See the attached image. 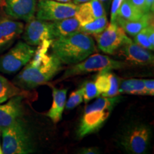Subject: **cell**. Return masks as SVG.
I'll return each instance as SVG.
<instances>
[{
	"instance_id": "cell-1",
	"label": "cell",
	"mask_w": 154,
	"mask_h": 154,
	"mask_svg": "<svg viewBox=\"0 0 154 154\" xmlns=\"http://www.w3.org/2000/svg\"><path fill=\"white\" fill-rule=\"evenodd\" d=\"M51 42L52 40H49L40 44L29 62L14 79L15 85L24 90L32 89L47 83L60 72V61L54 55L47 54Z\"/></svg>"
},
{
	"instance_id": "cell-2",
	"label": "cell",
	"mask_w": 154,
	"mask_h": 154,
	"mask_svg": "<svg viewBox=\"0 0 154 154\" xmlns=\"http://www.w3.org/2000/svg\"><path fill=\"white\" fill-rule=\"evenodd\" d=\"M52 54L64 64H75L96 51L93 38L79 32L57 38L51 44Z\"/></svg>"
},
{
	"instance_id": "cell-3",
	"label": "cell",
	"mask_w": 154,
	"mask_h": 154,
	"mask_svg": "<svg viewBox=\"0 0 154 154\" xmlns=\"http://www.w3.org/2000/svg\"><path fill=\"white\" fill-rule=\"evenodd\" d=\"M119 99L120 98L117 96L113 97L101 96L94 103L88 105L85 108L77 131L79 137L84 138L98 131L110 116Z\"/></svg>"
},
{
	"instance_id": "cell-4",
	"label": "cell",
	"mask_w": 154,
	"mask_h": 154,
	"mask_svg": "<svg viewBox=\"0 0 154 154\" xmlns=\"http://www.w3.org/2000/svg\"><path fill=\"white\" fill-rule=\"evenodd\" d=\"M4 154H27L34 151L32 138L26 123L22 118L2 130Z\"/></svg>"
},
{
	"instance_id": "cell-5",
	"label": "cell",
	"mask_w": 154,
	"mask_h": 154,
	"mask_svg": "<svg viewBox=\"0 0 154 154\" xmlns=\"http://www.w3.org/2000/svg\"><path fill=\"white\" fill-rule=\"evenodd\" d=\"M126 66L127 64L124 61H116L108 56L99 54H91L81 62L73 64L72 66L67 69L59 81L91 72H109Z\"/></svg>"
},
{
	"instance_id": "cell-6",
	"label": "cell",
	"mask_w": 154,
	"mask_h": 154,
	"mask_svg": "<svg viewBox=\"0 0 154 154\" xmlns=\"http://www.w3.org/2000/svg\"><path fill=\"white\" fill-rule=\"evenodd\" d=\"M36 49L26 42H18L5 54L0 56V72L13 74L26 66L32 59Z\"/></svg>"
},
{
	"instance_id": "cell-7",
	"label": "cell",
	"mask_w": 154,
	"mask_h": 154,
	"mask_svg": "<svg viewBox=\"0 0 154 154\" xmlns=\"http://www.w3.org/2000/svg\"><path fill=\"white\" fill-rule=\"evenodd\" d=\"M78 5L55 0H39L35 17L40 20L54 22L75 16Z\"/></svg>"
},
{
	"instance_id": "cell-8",
	"label": "cell",
	"mask_w": 154,
	"mask_h": 154,
	"mask_svg": "<svg viewBox=\"0 0 154 154\" xmlns=\"http://www.w3.org/2000/svg\"><path fill=\"white\" fill-rule=\"evenodd\" d=\"M150 138L151 130L146 125H134L124 133L121 143L128 153L142 154L147 151Z\"/></svg>"
},
{
	"instance_id": "cell-9",
	"label": "cell",
	"mask_w": 154,
	"mask_h": 154,
	"mask_svg": "<svg viewBox=\"0 0 154 154\" xmlns=\"http://www.w3.org/2000/svg\"><path fill=\"white\" fill-rule=\"evenodd\" d=\"M22 38L29 45L38 46L45 41L54 39L51 22L40 20L35 17L24 26Z\"/></svg>"
},
{
	"instance_id": "cell-10",
	"label": "cell",
	"mask_w": 154,
	"mask_h": 154,
	"mask_svg": "<svg viewBox=\"0 0 154 154\" xmlns=\"http://www.w3.org/2000/svg\"><path fill=\"white\" fill-rule=\"evenodd\" d=\"M94 36L101 51L108 54H113L124 44L127 35L116 23L111 22L103 32Z\"/></svg>"
},
{
	"instance_id": "cell-11",
	"label": "cell",
	"mask_w": 154,
	"mask_h": 154,
	"mask_svg": "<svg viewBox=\"0 0 154 154\" xmlns=\"http://www.w3.org/2000/svg\"><path fill=\"white\" fill-rule=\"evenodd\" d=\"M24 24L20 21L0 12V53L5 51L22 35Z\"/></svg>"
},
{
	"instance_id": "cell-12",
	"label": "cell",
	"mask_w": 154,
	"mask_h": 154,
	"mask_svg": "<svg viewBox=\"0 0 154 154\" xmlns=\"http://www.w3.org/2000/svg\"><path fill=\"white\" fill-rule=\"evenodd\" d=\"M4 12L16 20L27 22L35 17L36 0H4Z\"/></svg>"
},
{
	"instance_id": "cell-13",
	"label": "cell",
	"mask_w": 154,
	"mask_h": 154,
	"mask_svg": "<svg viewBox=\"0 0 154 154\" xmlns=\"http://www.w3.org/2000/svg\"><path fill=\"white\" fill-rule=\"evenodd\" d=\"M119 49L121 55L127 61L138 65L153 64V55L149 50L140 47L128 36Z\"/></svg>"
},
{
	"instance_id": "cell-14",
	"label": "cell",
	"mask_w": 154,
	"mask_h": 154,
	"mask_svg": "<svg viewBox=\"0 0 154 154\" xmlns=\"http://www.w3.org/2000/svg\"><path fill=\"white\" fill-rule=\"evenodd\" d=\"M24 96H16L0 104V131L10 126L22 118V101Z\"/></svg>"
},
{
	"instance_id": "cell-15",
	"label": "cell",
	"mask_w": 154,
	"mask_h": 154,
	"mask_svg": "<svg viewBox=\"0 0 154 154\" xmlns=\"http://www.w3.org/2000/svg\"><path fill=\"white\" fill-rule=\"evenodd\" d=\"M94 83L99 96L113 97L120 94L119 91L120 80L111 71L99 72V74L96 76Z\"/></svg>"
},
{
	"instance_id": "cell-16",
	"label": "cell",
	"mask_w": 154,
	"mask_h": 154,
	"mask_svg": "<svg viewBox=\"0 0 154 154\" xmlns=\"http://www.w3.org/2000/svg\"><path fill=\"white\" fill-rule=\"evenodd\" d=\"M103 15H106V11L101 2L100 0H91L79 5L74 17L78 19L80 25H84Z\"/></svg>"
},
{
	"instance_id": "cell-17",
	"label": "cell",
	"mask_w": 154,
	"mask_h": 154,
	"mask_svg": "<svg viewBox=\"0 0 154 154\" xmlns=\"http://www.w3.org/2000/svg\"><path fill=\"white\" fill-rule=\"evenodd\" d=\"M115 22L124 31L125 33L134 36L144 28L153 23V14L151 12L146 13L140 18L133 21L116 19Z\"/></svg>"
},
{
	"instance_id": "cell-18",
	"label": "cell",
	"mask_w": 154,
	"mask_h": 154,
	"mask_svg": "<svg viewBox=\"0 0 154 154\" xmlns=\"http://www.w3.org/2000/svg\"><path fill=\"white\" fill-rule=\"evenodd\" d=\"M66 88L58 89L52 87V105L47 115L54 124H57L62 117V113L66 104Z\"/></svg>"
},
{
	"instance_id": "cell-19",
	"label": "cell",
	"mask_w": 154,
	"mask_h": 154,
	"mask_svg": "<svg viewBox=\"0 0 154 154\" xmlns=\"http://www.w3.org/2000/svg\"><path fill=\"white\" fill-rule=\"evenodd\" d=\"M54 39L79 32L80 23L75 17L51 22Z\"/></svg>"
},
{
	"instance_id": "cell-20",
	"label": "cell",
	"mask_w": 154,
	"mask_h": 154,
	"mask_svg": "<svg viewBox=\"0 0 154 154\" xmlns=\"http://www.w3.org/2000/svg\"><path fill=\"white\" fill-rule=\"evenodd\" d=\"M28 92L0 75V104L16 96H24Z\"/></svg>"
},
{
	"instance_id": "cell-21",
	"label": "cell",
	"mask_w": 154,
	"mask_h": 154,
	"mask_svg": "<svg viewBox=\"0 0 154 154\" xmlns=\"http://www.w3.org/2000/svg\"><path fill=\"white\" fill-rule=\"evenodd\" d=\"M143 14V11L132 5L128 0H124L119 9L116 19L133 21L140 18Z\"/></svg>"
},
{
	"instance_id": "cell-22",
	"label": "cell",
	"mask_w": 154,
	"mask_h": 154,
	"mask_svg": "<svg viewBox=\"0 0 154 154\" xmlns=\"http://www.w3.org/2000/svg\"><path fill=\"white\" fill-rule=\"evenodd\" d=\"M119 94L133 95H147L143 79H128L124 81L119 86Z\"/></svg>"
},
{
	"instance_id": "cell-23",
	"label": "cell",
	"mask_w": 154,
	"mask_h": 154,
	"mask_svg": "<svg viewBox=\"0 0 154 154\" xmlns=\"http://www.w3.org/2000/svg\"><path fill=\"white\" fill-rule=\"evenodd\" d=\"M109 22L106 14L95 19L93 22L84 25H80L79 31L88 35H96L103 32L107 27Z\"/></svg>"
},
{
	"instance_id": "cell-24",
	"label": "cell",
	"mask_w": 154,
	"mask_h": 154,
	"mask_svg": "<svg viewBox=\"0 0 154 154\" xmlns=\"http://www.w3.org/2000/svg\"><path fill=\"white\" fill-rule=\"evenodd\" d=\"M150 26H151V24L149 26H148L147 27L142 29L138 34H136V35L134 36V42L137 44H138V45H140V47L145 48V49L148 50H152L153 51L154 49V47L151 46V44H150L149 41V36H148V35H149Z\"/></svg>"
},
{
	"instance_id": "cell-25",
	"label": "cell",
	"mask_w": 154,
	"mask_h": 154,
	"mask_svg": "<svg viewBox=\"0 0 154 154\" xmlns=\"http://www.w3.org/2000/svg\"><path fill=\"white\" fill-rule=\"evenodd\" d=\"M82 88L83 91V99L86 103H88L94 98L99 96L94 82H85Z\"/></svg>"
},
{
	"instance_id": "cell-26",
	"label": "cell",
	"mask_w": 154,
	"mask_h": 154,
	"mask_svg": "<svg viewBox=\"0 0 154 154\" xmlns=\"http://www.w3.org/2000/svg\"><path fill=\"white\" fill-rule=\"evenodd\" d=\"M83 101H84V99H83V91L82 87H81L76 91H73L70 94L68 101L66 102L65 106H66L67 110H72L75 107L81 104Z\"/></svg>"
},
{
	"instance_id": "cell-27",
	"label": "cell",
	"mask_w": 154,
	"mask_h": 154,
	"mask_svg": "<svg viewBox=\"0 0 154 154\" xmlns=\"http://www.w3.org/2000/svg\"><path fill=\"white\" fill-rule=\"evenodd\" d=\"M124 0H113L112 5H111V22H115L116 18L117 13L119 8H120L121 4H122Z\"/></svg>"
},
{
	"instance_id": "cell-28",
	"label": "cell",
	"mask_w": 154,
	"mask_h": 154,
	"mask_svg": "<svg viewBox=\"0 0 154 154\" xmlns=\"http://www.w3.org/2000/svg\"><path fill=\"white\" fill-rule=\"evenodd\" d=\"M144 86H145L147 95H154V81L153 79H143Z\"/></svg>"
},
{
	"instance_id": "cell-29",
	"label": "cell",
	"mask_w": 154,
	"mask_h": 154,
	"mask_svg": "<svg viewBox=\"0 0 154 154\" xmlns=\"http://www.w3.org/2000/svg\"><path fill=\"white\" fill-rule=\"evenodd\" d=\"M128 1H129L132 5H134L135 7H136L137 8L140 9L144 14H146V13H149L148 12L147 9H146L145 0H128Z\"/></svg>"
},
{
	"instance_id": "cell-30",
	"label": "cell",
	"mask_w": 154,
	"mask_h": 154,
	"mask_svg": "<svg viewBox=\"0 0 154 154\" xmlns=\"http://www.w3.org/2000/svg\"><path fill=\"white\" fill-rule=\"evenodd\" d=\"M146 9L148 12H153L154 9V0H145Z\"/></svg>"
},
{
	"instance_id": "cell-31",
	"label": "cell",
	"mask_w": 154,
	"mask_h": 154,
	"mask_svg": "<svg viewBox=\"0 0 154 154\" xmlns=\"http://www.w3.org/2000/svg\"><path fill=\"white\" fill-rule=\"evenodd\" d=\"M82 152L81 153H86V154H88V153H99V151L98 149H96V148H86V149H82Z\"/></svg>"
},
{
	"instance_id": "cell-32",
	"label": "cell",
	"mask_w": 154,
	"mask_h": 154,
	"mask_svg": "<svg viewBox=\"0 0 154 154\" xmlns=\"http://www.w3.org/2000/svg\"><path fill=\"white\" fill-rule=\"evenodd\" d=\"M72 1H73V3L75 4V5H80V4L87 2L91 1V0H72Z\"/></svg>"
},
{
	"instance_id": "cell-33",
	"label": "cell",
	"mask_w": 154,
	"mask_h": 154,
	"mask_svg": "<svg viewBox=\"0 0 154 154\" xmlns=\"http://www.w3.org/2000/svg\"><path fill=\"white\" fill-rule=\"evenodd\" d=\"M55 1L61 2H71V1H72V0H55Z\"/></svg>"
},
{
	"instance_id": "cell-34",
	"label": "cell",
	"mask_w": 154,
	"mask_h": 154,
	"mask_svg": "<svg viewBox=\"0 0 154 154\" xmlns=\"http://www.w3.org/2000/svg\"><path fill=\"white\" fill-rule=\"evenodd\" d=\"M4 2V0H0V7H1L2 5H3Z\"/></svg>"
},
{
	"instance_id": "cell-35",
	"label": "cell",
	"mask_w": 154,
	"mask_h": 154,
	"mask_svg": "<svg viewBox=\"0 0 154 154\" xmlns=\"http://www.w3.org/2000/svg\"><path fill=\"white\" fill-rule=\"evenodd\" d=\"M2 147H1V146H0V154H2Z\"/></svg>"
},
{
	"instance_id": "cell-36",
	"label": "cell",
	"mask_w": 154,
	"mask_h": 154,
	"mask_svg": "<svg viewBox=\"0 0 154 154\" xmlns=\"http://www.w3.org/2000/svg\"><path fill=\"white\" fill-rule=\"evenodd\" d=\"M101 2H106V1H108V0H100Z\"/></svg>"
}]
</instances>
